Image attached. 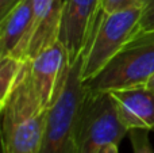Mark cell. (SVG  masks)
I'll return each mask as SVG.
<instances>
[{"label": "cell", "instance_id": "1", "mask_svg": "<svg viewBox=\"0 0 154 153\" xmlns=\"http://www.w3.org/2000/svg\"><path fill=\"white\" fill-rule=\"evenodd\" d=\"M80 69L81 58L68 65L56 99L49 107L39 153H79L77 118L85 92Z\"/></svg>", "mask_w": 154, "mask_h": 153}, {"label": "cell", "instance_id": "2", "mask_svg": "<svg viewBox=\"0 0 154 153\" xmlns=\"http://www.w3.org/2000/svg\"><path fill=\"white\" fill-rule=\"evenodd\" d=\"M141 12L142 7L115 14L101 11L88 48L81 57L80 75L84 83L97 76L134 39Z\"/></svg>", "mask_w": 154, "mask_h": 153}, {"label": "cell", "instance_id": "3", "mask_svg": "<svg viewBox=\"0 0 154 153\" xmlns=\"http://www.w3.org/2000/svg\"><path fill=\"white\" fill-rule=\"evenodd\" d=\"M127 134L111 94L85 88L77 118L79 153H101L108 145H119Z\"/></svg>", "mask_w": 154, "mask_h": 153}, {"label": "cell", "instance_id": "4", "mask_svg": "<svg viewBox=\"0 0 154 153\" xmlns=\"http://www.w3.org/2000/svg\"><path fill=\"white\" fill-rule=\"evenodd\" d=\"M152 77H154V33L135 37L97 76L85 81L84 86L93 92H111L147 86Z\"/></svg>", "mask_w": 154, "mask_h": 153}, {"label": "cell", "instance_id": "5", "mask_svg": "<svg viewBox=\"0 0 154 153\" xmlns=\"http://www.w3.org/2000/svg\"><path fill=\"white\" fill-rule=\"evenodd\" d=\"M101 15V0H64L60 43L69 65L84 56Z\"/></svg>", "mask_w": 154, "mask_h": 153}, {"label": "cell", "instance_id": "6", "mask_svg": "<svg viewBox=\"0 0 154 153\" xmlns=\"http://www.w3.org/2000/svg\"><path fill=\"white\" fill-rule=\"evenodd\" d=\"M29 61L34 91L42 108L49 110L69 65L66 52L58 41Z\"/></svg>", "mask_w": 154, "mask_h": 153}, {"label": "cell", "instance_id": "7", "mask_svg": "<svg viewBox=\"0 0 154 153\" xmlns=\"http://www.w3.org/2000/svg\"><path fill=\"white\" fill-rule=\"evenodd\" d=\"M64 0H32V20L20 60L27 61L58 42Z\"/></svg>", "mask_w": 154, "mask_h": 153}, {"label": "cell", "instance_id": "8", "mask_svg": "<svg viewBox=\"0 0 154 153\" xmlns=\"http://www.w3.org/2000/svg\"><path fill=\"white\" fill-rule=\"evenodd\" d=\"M118 115L128 129L154 130V89L147 86L115 89L109 92Z\"/></svg>", "mask_w": 154, "mask_h": 153}, {"label": "cell", "instance_id": "9", "mask_svg": "<svg viewBox=\"0 0 154 153\" xmlns=\"http://www.w3.org/2000/svg\"><path fill=\"white\" fill-rule=\"evenodd\" d=\"M32 20V0H20L0 18V57L20 60Z\"/></svg>", "mask_w": 154, "mask_h": 153}, {"label": "cell", "instance_id": "10", "mask_svg": "<svg viewBox=\"0 0 154 153\" xmlns=\"http://www.w3.org/2000/svg\"><path fill=\"white\" fill-rule=\"evenodd\" d=\"M48 111H41L2 134V149L5 153H39L46 127Z\"/></svg>", "mask_w": 154, "mask_h": 153}, {"label": "cell", "instance_id": "11", "mask_svg": "<svg viewBox=\"0 0 154 153\" xmlns=\"http://www.w3.org/2000/svg\"><path fill=\"white\" fill-rule=\"evenodd\" d=\"M26 61L14 56L0 57V107L5 105L14 87L16 86Z\"/></svg>", "mask_w": 154, "mask_h": 153}, {"label": "cell", "instance_id": "12", "mask_svg": "<svg viewBox=\"0 0 154 153\" xmlns=\"http://www.w3.org/2000/svg\"><path fill=\"white\" fill-rule=\"evenodd\" d=\"M150 33H154V0H145L142 4V12L138 22V27H137L135 37L150 34Z\"/></svg>", "mask_w": 154, "mask_h": 153}, {"label": "cell", "instance_id": "13", "mask_svg": "<svg viewBox=\"0 0 154 153\" xmlns=\"http://www.w3.org/2000/svg\"><path fill=\"white\" fill-rule=\"evenodd\" d=\"M149 132L150 130L145 129H133L128 132L134 153H154L149 138Z\"/></svg>", "mask_w": 154, "mask_h": 153}, {"label": "cell", "instance_id": "14", "mask_svg": "<svg viewBox=\"0 0 154 153\" xmlns=\"http://www.w3.org/2000/svg\"><path fill=\"white\" fill-rule=\"evenodd\" d=\"M145 0H101V11L104 14H115L119 11L142 7Z\"/></svg>", "mask_w": 154, "mask_h": 153}, {"label": "cell", "instance_id": "15", "mask_svg": "<svg viewBox=\"0 0 154 153\" xmlns=\"http://www.w3.org/2000/svg\"><path fill=\"white\" fill-rule=\"evenodd\" d=\"M20 0H0V18L5 15L11 8H14Z\"/></svg>", "mask_w": 154, "mask_h": 153}, {"label": "cell", "instance_id": "16", "mask_svg": "<svg viewBox=\"0 0 154 153\" xmlns=\"http://www.w3.org/2000/svg\"><path fill=\"white\" fill-rule=\"evenodd\" d=\"M101 153H119V145H115V144L108 145L101 151Z\"/></svg>", "mask_w": 154, "mask_h": 153}, {"label": "cell", "instance_id": "17", "mask_svg": "<svg viewBox=\"0 0 154 153\" xmlns=\"http://www.w3.org/2000/svg\"><path fill=\"white\" fill-rule=\"evenodd\" d=\"M147 87H150L152 89H154V77H152V80L147 83Z\"/></svg>", "mask_w": 154, "mask_h": 153}]
</instances>
